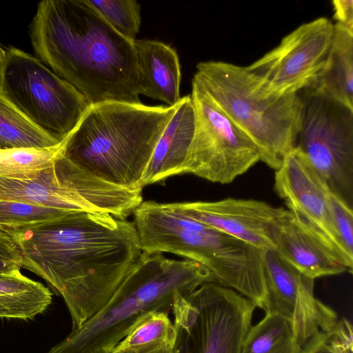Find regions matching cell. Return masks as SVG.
Returning <instances> with one entry per match:
<instances>
[{
	"label": "cell",
	"instance_id": "52a82bcc",
	"mask_svg": "<svg viewBox=\"0 0 353 353\" xmlns=\"http://www.w3.org/2000/svg\"><path fill=\"white\" fill-rule=\"evenodd\" d=\"M256 306L216 282L177 294L171 311L174 353H240Z\"/></svg>",
	"mask_w": 353,
	"mask_h": 353
},
{
	"label": "cell",
	"instance_id": "83f0119b",
	"mask_svg": "<svg viewBox=\"0 0 353 353\" xmlns=\"http://www.w3.org/2000/svg\"><path fill=\"white\" fill-rule=\"evenodd\" d=\"M332 3L335 23L353 32V1L334 0Z\"/></svg>",
	"mask_w": 353,
	"mask_h": 353
},
{
	"label": "cell",
	"instance_id": "ffe728a7",
	"mask_svg": "<svg viewBox=\"0 0 353 353\" xmlns=\"http://www.w3.org/2000/svg\"><path fill=\"white\" fill-rule=\"evenodd\" d=\"M61 142L33 124L0 90V150L49 148Z\"/></svg>",
	"mask_w": 353,
	"mask_h": 353
},
{
	"label": "cell",
	"instance_id": "f546056e",
	"mask_svg": "<svg viewBox=\"0 0 353 353\" xmlns=\"http://www.w3.org/2000/svg\"><path fill=\"white\" fill-rule=\"evenodd\" d=\"M110 353H174V347L159 346L137 351H112Z\"/></svg>",
	"mask_w": 353,
	"mask_h": 353
},
{
	"label": "cell",
	"instance_id": "9c48e42d",
	"mask_svg": "<svg viewBox=\"0 0 353 353\" xmlns=\"http://www.w3.org/2000/svg\"><path fill=\"white\" fill-rule=\"evenodd\" d=\"M195 130L182 174L221 184L245 174L260 157L252 141L192 82Z\"/></svg>",
	"mask_w": 353,
	"mask_h": 353
},
{
	"label": "cell",
	"instance_id": "7c38bea8",
	"mask_svg": "<svg viewBox=\"0 0 353 353\" xmlns=\"http://www.w3.org/2000/svg\"><path fill=\"white\" fill-rule=\"evenodd\" d=\"M272 249L303 275L319 277L352 272L353 259L297 214L284 209L272 223Z\"/></svg>",
	"mask_w": 353,
	"mask_h": 353
},
{
	"label": "cell",
	"instance_id": "4fadbf2b",
	"mask_svg": "<svg viewBox=\"0 0 353 353\" xmlns=\"http://www.w3.org/2000/svg\"><path fill=\"white\" fill-rule=\"evenodd\" d=\"M274 190L293 212L323 233L341 252L353 259L343 247L333 221L332 192L305 156L294 148L275 170Z\"/></svg>",
	"mask_w": 353,
	"mask_h": 353
},
{
	"label": "cell",
	"instance_id": "d4e9b609",
	"mask_svg": "<svg viewBox=\"0 0 353 353\" xmlns=\"http://www.w3.org/2000/svg\"><path fill=\"white\" fill-rule=\"evenodd\" d=\"M335 228L346 251L353 256V211L333 192L330 198Z\"/></svg>",
	"mask_w": 353,
	"mask_h": 353
},
{
	"label": "cell",
	"instance_id": "d6986e66",
	"mask_svg": "<svg viewBox=\"0 0 353 353\" xmlns=\"http://www.w3.org/2000/svg\"><path fill=\"white\" fill-rule=\"evenodd\" d=\"M292 322L275 312H265L248 331L240 353H300Z\"/></svg>",
	"mask_w": 353,
	"mask_h": 353
},
{
	"label": "cell",
	"instance_id": "ac0fdd59",
	"mask_svg": "<svg viewBox=\"0 0 353 353\" xmlns=\"http://www.w3.org/2000/svg\"><path fill=\"white\" fill-rule=\"evenodd\" d=\"M52 300L50 290L20 271L0 274V317L32 319L44 312Z\"/></svg>",
	"mask_w": 353,
	"mask_h": 353
},
{
	"label": "cell",
	"instance_id": "484cf974",
	"mask_svg": "<svg viewBox=\"0 0 353 353\" xmlns=\"http://www.w3.org/2000/svg\"><path fill=\"white\" fill-rule=\"evenodd\" d=\"M23 257L19 246L10 230L0 226V274L20 271Z\"/></svg>",
	"mask_w": 353,
	"mask_h": 353
},
{
	"label": "cell",
	"instance_id": "277c9868",
	"mask_svg": "<svg viewBox=\"0 0 353 353\" xmlns=\"http://www.w3.org/2000/svg\"><path fill=\"white\" fill-rule=\"evenodd\" d=\"M215 282L211 272L189 259L142 254L107 304L48 353H110L144 315L169 312L177 294Z\"/></svg>",
	"mask_w": 353,
	"mask_h": 353
},
{
	"label": "cell",
	"instance_id": "9a60e30c",
	"mask_svg": "<svg viewBox=\"0 0 353 353\" xmlns=\"http://www.w3.org/2000/svg\"><path fill=\"white\" fill-rule=\"evenodd\" d=\"M194 130V108L191 96L188 95L181 98L156 144L141 179L142 188L182 174Z\"/></svg>",
	"mask_w": 353,
	"mask_h": 353
},
{
	"label": "cell",
	"instance_id": "7402d4cb",
	"mask_svg": "<svg viewBox=\"0 0 353 353\" xmlns=\"http://www.w3.org/2000/svg\"><path fill=\"white\" fill-rule=\"evenodd\" d=\"M168 314L165 311H156L144 315L135 323L112 351H137L159 346L174 347L176 332Z\"/></svg>",
	"mask_w": 353,
	"mask_h": 353
},
{
	"label": "cell",
	"instance_id": "6da1fadb",
	"mask_svg": "<svg viewBox=\"0 0 353 353\" xmlns=\"http://www.w3.org/2000/svg\"><path fill=\"white\" fill-rule=\"evenodd\" d=\"M9 229L23 267L62 296L72 330L107 304L142 254L134 223L108 214L76 212Z\"/></svg>",
	"mask_w": 353,
	"mask_h": 353
},
{
	"label": "cell",
	"instance_id": "2e32d148",
	"mask_svg": "<svg viewBox=\"0 0 353 353\" xmlns=\"http://www.w3.org/2000/svg\"><path fill=\"white\" fill-rule=\"evenodd\" d=\"M139 71L140 94L161 101L169 106L180 99L181 68L176 51L152 40L134 41Z\"/></svg>",
	"mask_w": 353,
	"mask_h": 353
},
{
	"label": "cell",
	"instance_id": "4316f807",
	"mask_svg": "<svg viewBox=\"0 0 353 353\" xmlns=\"http://www.w3.org/2000/svg\"><path fill=\"white\" fill-rule=\"evenodd\" d=\"M325 334L326 344L334 353H353L352 326L347 319H337Z\"/></svg>",
	"mask_w": 353,
	"mask_h": 353
},
{
	"label": "cell",
	"instance_id": "8992f818",
	"mask_svg": "<svg viewBox=\"0 0 353 353\" xmlns=\"http://www.w3.org/2000/svg\"><path fill=\"white\" fill-rule=\"evenodd\" d=\"M0 90L41 130L62 141L75 129L90 103L39 59L10 47L0 65Z\"/></svg>",
	"mask_w": 353,
	"mask_h": 353
},
{
	"label": "cell",
	"instance_id": "e0dca14e",
	"mask_svg": "<svg viewBox=\"0 0 353 353\" xmlns=\"http://www.w3.org/2000/svg\"><path fill=\"white\" fill-rule=\"evenodd\" d=\"M307 88L353 110V32L334 23L326 64L316 81Z\"/></svg>",
	"mask_w": 353,
	"mask_h": 353
},
{
	"label": "cell",
	"instance_id": "ba28073f",
	"mask_svg": "<svg viewBox=\"0 0 353 353\" xmlns=\"http://www.w3.org/2000/svg\"><path fill=\"white\" fill-rule=\"evenodd\" d=\"M299 93L302 108L295 147L352 208L353 110L310 88Z\"/></svg>",
	"mask_w": 353,
	"mask_h": 353
},
{
	"label": "cell",
	"instance_id": "8fae6325",
	"mask_svg": "<svg viewBox=\"0 0 353 353\" xmlns=\"http://www.w3.org/2000/svg\"><path fill=\"white\" fill-rule=\"evenodd\" d=\"M265 312H275L293 323L298 344L303 347L320 332H327L336 314L314 295V279L299 272L273 249L264 251Z\"/></svg>",
	"mask_w": 353,
	"mask_h": 353
},
{
	"label": "cell",
	"instance_id": "cb8c5ba5",
	"mask_svg": "<svg viewBox=\"0 0 353 353\" xmlns=\"http://www.w3.org/2000/svg\"><path fill=\"white\" fill-rule=\"evenodd\" d=\"M72 212L23 202L0 201V226L17 228L52 220Z\"/></svg>",
	"mask_w": 353,
	"mask_h": 353
},
{
	"label": "cell",
	"instance_id": "1f68e13d",
	"mask_svg": "<svg viewBox=\"0 0 353 353\" xmlns=\"http://www.w3.org/2000/svg\"><path fill=\"white\" fill-rule=\"evenodd\" d=\"M77 169H82V168H77ZM77 169H73V170H77ZM83 170H84V169H83ZM63 170H61V171H63ZM61 171H59V172H61ZM87 171H88V170H87ZM59 172H58L57 173H59ZM88 172H89V171H88ZM57 174H56V175H57ZM56 179H57V178H56ZM117 186H118V185H117ZM119 188H120L122 190V191L123 192L124 195H125V200H126V205H127V207H126V212H125V215L123 216V217H124V216H125V214H126L127 210H128V203H127V199H126V196H125V194L124 191L123 190V189H122L121 187H119ZM123 217H122V218H123ZM114 218H115V217H114ZM120 219H121V218H120Z\"/></svg>",
	"mask_w": 353,
	"mask_h": 353
},
{
	"label": "cell",
	"instance_id": "5b68a950",
	"mask_svg": "<svg viewBox=\"0 0 353 353\" xmlns=\"http://www.w3.org/2000/svg\"><path fill=\"white\" fill-rule=\"evenodd\" d=\"M192 81L254 144L276 170L294 148L301 126L299 93L270 94L246 66L221 61L196 65Z\"/></svg>",
	"mask_w": 353,
	"mask_h": 353
},
{
	"label": "cell",
	"instance_id": "30bf717a",
	"mask_svg": "<svg viewBox=\"0 0 353 353\" xmlns=\"http://www.w3.org/2000/svg\"><path fill=\"white\" fill-rule=\"evenodd\" d=\"M334 23L321 17L285 36L279 44L246 66L270 94H297L310 87L323 70Z\"/></svg>",
	"mask_w": 353,
	"mask_h": 353
},
{
	"label": "cell",
	"instance_id": "f1b7e54d",
	"mask_svg": "<svg viewBox=\"0 0 353 353\" xmlns=\"http://www.w3.org/2000/svg\"><path fill=\"white\" fill-rule=\"evenodd\" d=\"M300 353H334L326 344L325 332L312 337L301 348Z\"/></svg>",
	"mask_w": 353,
	"mask_h": 353
},
{
	"label": "cell",
	"instance_id": "5bb4252c",
	"mask_svg": "<svg viewBox=\"0 0 353 353\" xmlns=\"http://www.w3.org/2000/svg\"><path fill=\"white\" fill-rule=\"evenodd\" d=\"M172 203L189 217L262 250L272 249L270 228L284 210L261 201L236 198Z\"/></svg>",
	"mask_w": 353,
	"mask_h": 353
},
{
	"label": "cell",
	"instance_id": "3957f363",
	"mask_svg": "<svg viewBox=\"0 0 353 353\" xmlns=\"http://www.w3.org/2000/svg\"><path fill=\"white\" fill-rule=\"evenodd\" d=\"M177 105L118 101L90 105L66 138L63 155L107 182L143 189V173Z\"/></svg>",
	"mask_w": 353,
	"mask_h": 353
},
{
	"label": "cell",
	"instance_id": "603a6c76",
	"mask_svg": "<svg viewBox=\"0 0 353 353\" xmlns=\"http://www.w3.org/2000/svg\"><path fill=\"white\" fill-rule=\"evenodd\" d=\"M117 32L134 41L141 26V6L135 0H85Z\"/></svg>",
	"mask_w": 353,
	"mask_h": 353
},
{
	"label": "cell",
	"instance_id": "7a4b0ae2",
	"mask_svg": "<svg viewBox=\"0 0 353 353\" xmlns=\"http://www.w3.org/2000/svg\"><path fill=\"white\" fill-rule=\"evenodd\" d=\"M30 39L39 60L90 105L141 103L134 41L117 32L85 0L41 1Z\"/></svg>",
	"mask_w": 353,
	"mask_h": 353
},
{
	"label": "cell",
	"instance_id": "44dd1931",
	"mask_svg": "<svg viewBox=\"0 0 353 353\" xmlns=\"http://www.w3.org/2000/svg\"><path fill=\"white\" fill-rule=\"evenodd\" d=\"M65 139L49 148H21L0 150V177L32 179L42 171L54 166L63 153Z\"/></svg>",
	"mask_w": 353,
	"mask_h": 353
},
{
	"label": "cell",
	"instance_id": "4dcf8cb0",
	"mask_svg": "<svg viewBox=\"0 0 353 353\" xmlns=\"http://www.w3.org/2000/svg\"><path fill=\"white\" fill-rule=\"evenodd\" d=\"M6 54V50H4L0 46V65L2 63Z\"/></svg>",
	"mask_w": 353,
	"mask_h": 353
}]
</instances>
